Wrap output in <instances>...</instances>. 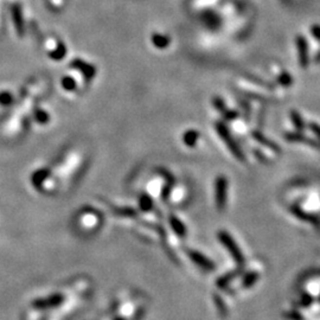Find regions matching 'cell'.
Segmentation results:
<instances>
[{"label":"cell","mask_w":320,"mask_h":320,"mask_svg":"<svg viewBox=\"0 0 320 320\" xmlns=\"http://www.w3.org/2000/svg\"><path fill=\"white\" fill-rule=\"evenodd\" d=\"M215 127H216V131H217L218 134H220L221 139H222V140L224 141V144L226 145V147H228L229 151L231 152V154L234 155L237 160L241 161V163H245V154L243 153L242 150H241V147L239 146V144H237L236 140L232 138L230 131L228 130V127H226L223 122H216Z\"/></svg>","instance_id":"6da1fadb"},{"label":"cell","mask_w":320,"mask_h":320,"mask_svg":"<svg viewBox=\"0 0 320 320\" xmlns=\"http://www.w3.org/2000/svg\"><path fill=\"white\" fill-rule=\"evenodd\" d=\"M218 240H220L221 243L226 248V250L229 251V254L232 256V259H234V261L236 262L237 264H245V256H243L242 251H241L237 243L235 242V240L232 239L228 232L224 230L218 232Z\"/></svg>","instance_id":"7a4b0ae2"},{"label":"cell","mask_w":320,"mask_h":320,"mask_svg":"<svg viewBox=\"0 0 320 320\" xmlns=\"http://www.w3.org/2000/svg\"><path fill=\"white\" fill-rule=\"evenodd\" d=\"M215 201L216 207L220 211H223L228 201V179L220 176L215 180Z\"/></svg>","instance_id":"3957f363"},{"label":"cell","mask_w":320,"mask_h":320,"mask_svg":"<svg viewBox=\"0 0 320 320\" xmlns=\"http://www.w3.org/2000/svg\"><path fill=\"white\" fill-rule=\"evenodd\" d=\"M283 138L289 142H297V144H303L306 146H310L314 150L320 151V139L311 138L305 135L302 132H286Z\"/></svg>","instance_id":"277c9868"},{"label":"cell","mask_w":320,"mask_h":320,"mask_svg":"<svg viewBox=\"0 0 320 320\" xmlns=\"http://www.w3.org/2000/svg\"><path fill=\"white\" fill-rule=\"evenodd\" d=\"M297 51H298V61H299V65L303 69L310 65V55H308V44L307 40L303 36H298L297 37Z\"/></svg>","instance_id":"5b68a950"},{"label":"cell","mask_w":320,"mask_h":320,"mask_svg":"<svg viewBox=\"0 0 320 320\" xmlns=\"http://www.w3.org/2000/svg\"><path fill=\"white\" fill-rule=\"evenodd\" d=\"M250 135H251V138H253L254 140H255L256 142H259V144L262 145V146L267 147V149L270 150V151L278 153V154H280V153L282 152L281 147L279 146V145L276 144V142H274L273 140H270V139H268L267 136L264 135V134L262 133V132H260V131H256V130L251 131Z\"/></svg>","instance_id":"8992f818"},{"label":"cell","mask_w":320,"mask_h":320,"mask_svg":"<svg viewBox=\"0 0 320 320\" xmlns=\"http://www.w3.org/2000/svg\"><path fill=\"white\" fill-rule=\"evenodd\" d=\"M188 255H190V259L195 262L197 266L201 267L202 269L209 270V272H211V270L215 269V264H213V262L211 261V260L207 259V256H204L203 254L198 253V251L190 250L188 251Z\"/></svg>","instance_id":"52a82bcc"},{"label":"cell","mask_w":320,"mask_h":320,"mask_svg":"<svg viewBox=\"0 0 320 320\" xmlns=\"http://www.w3.org/2000/svg\"><path fill=\"white\" fill-rule=\"evenodd\" d=\"M63 300H64V298H63L61 294H56V295H50V297L45 298V299L36 300L34 305L35 307L37 308H51L61 305Z\"/></svg>","instance_id":"ba28073f"},{"label":"cell","mask_w":320,"mask_h":320,"mask_svg":"<svg viewBox=\"0 0 320 320\" xmlns=\"http://www.w3.org/2000/svg\"><path fill=\"white\" fill-rule=\"evenodd\" d=\"M213 106H215V108L217 109L218 112H220L222 115L226 117V120H234V119H237L239 117V112L236 111H231V109H228L226 108V103H224V101L222 100L221 97H213Z\"/></svg>","instance_id":"9c48e42d"},{"label":"cell","mask_w":320,"mask_h":320,"mask_svg":"<svg viewBox=\"0 0 320 320\" xmlns=\"http://www.w3.org/2000/svg\"><path fill=\"white\" fill-rule=\"evenodd\" d=\"M291 212L293 213L294 216H297L298 218H300V220L305 221V222L319 223L318 218H317L316 216L312 215V213H307L305 211V210L300 209V207H297V205H293V207H291Z\"/></svg>","instance_id":"30bf717a"},{"label":"cell","mask_w":320,"mask_h":320,"mask_svg":"<svg viewBox=\"0 0 320 320\" xmlns=\"http://www.w3.org/2000/svg\"><path fill=\"white\" fill-rule=\"evenodd\" d=\"M289 117H291L292 124L294 125L295 130H297L298 132H302V131L306 128V126H307L301 114H300L298 111H295V109H292V111L289 112Z\"/></svg>","instance_id":"8fae6325"},{"label":"cell","mask_w":320,"mask_h":320,"mask_svg":"<svg viewBox=\"0 0 320 320\" xmlns=\"http://www.w3.org/2000/svg\"><path fill=\"white\" fill-rule=\"evenodd\" d=\"M245 80L251 82V83L259 84V86H264V88H267V89H270V90H273L275 88L274 84L269 83V82H267V81L261 80V78L258 77V76L250 75V74H245Z\"/></svg>","instance_id":"7c38bea8"},{"label":"cell","mask_w":320,"mask_h":320,"mask_svg":"<svg viewBox=\"0 0 320 320\" xmlns=\"http://www.w3.org/2000/svg\"><path fill=\"white\" fill-rule=\"evenodd\" d=\"M276 81H278L279 84H281L282 87H289L293 84V76L289 75L287 71H282V73L279 74L278 78H276Z\"/></svg>","instance_id":"4fadbf2b"},{"label":"cell","mask_w":320,"mask_h":320,"mask_svg":"<svg viewBox=\"0 0 320 320\" xmlns=\"http://www.w3.org/2000/svg\"><path fill=\"white\" fill-rule=\"evenodd\" d=\"M258 279H259L258 273H255V272L249 273V274L245 275V279H243V286H245V288H248V287L253 286V284L258 281Z\"/></svg>","instance_id":"5bb4252c"},{"label":"cell","mask_w":320,"mask_h":320,"mask_svg":"<svg viewBox=\"0 0 320 320\" xmlns=\"http://www.w3.org/2000/svg\"><path fill=\"white\" fill-rule=\"evenodd\" d=\"M198 138H199L198 133L195 132V131H190V132H188L184 136L185 144L188 145V146H195V144L197 142V140H198Z\"/></svg>","instance_id":"9a60e30c"},{"label":"cell","mask_w":320,"mask_h":320,"mask_svg":"<svg viewBox=\"0 0 320 320\" xmlns=\"http://www.w3.org/2000/svg\"><path fill=\"white\" fill-rule=\"evenodd\" d=\"M171 226H172V228L174 229V231H176L177 234L179 235V236H183V235L185 234L184 226H183V223L180 222L179 220H177V218H172Z\"/></svg>","instance_id":"2e32d148"},{"label":"cell","mask_w":320,"mask_h":320,"mask_svg":"<svg viewBox=\"0 0 320 320\" xmlns=\"http://www.w3.org/2000/svg\"><path fill=\"white\" fill-rule=\"evenodd\" d=\"M235 275H236V274H235V273H230V274L222 276V278H221L220 280L217 281V284L221 287V288H224V287H226V284L230 282V280H231L232 278H234Z\"/></svg>","instance_id":"e0dca14e"},{"label":"cell","mask_w":320,"mask_h":320,"mask_svg":"<svg viewBox=\"0 0 320 320\" xmlns=\"http://www.w3.org/2000/svg\"><path fill=\"white\" fill-rule=\"evenodd\" d=\"M307 126H308V130L316 135V138L320 139V125L317 124V122H310Z\"/></svg>","instance_id":"ac0fdd59"},{"label":"cell","mask_w":320,"mask_h":320,"mask_svg":"<svg viewBox=\"0 0 320 320\" xmlns=\"http://www.w3.org/2000/svg\"><path fill=\"white\" fill-rule=\"evenodd\" d=\"M253 153H254V155H255V157L258 158V159L260 161H262V163H268V161H269V160H268V158L266 157V155L262 154V153L260 152L259 150H253Z\"/></svg>","instance_id":"d6986e66"},{"label":"cell","mask_w":320,"mask_h":320,"mask_svg":"<svg viewBox=\"0 0 320 320\" xmlns=\"http://www.w3.org/2000/svg\"><path fill=\"white\" fill-rule=\"evenodd\" d=\"M311 32L312 35H313V37L316 38L317 40H319L320 42V26L319 25H313L311 29Z\"/></svg>","instance_id":"ffe728a7"},{"label":"cell","mask_w":320,"mask_h":320,"mask_svg":"<svg viewBox=\"0 0 320 320\" xmlns=\"http://www.w3.org/2000/svg\"><path fill=\"white\" fill-rule=\"evenodd\" d=\"M314 63H317V64H319L320 63V50L317 53L316 56H314Z\"/></svg>","instance_id":"44dd1931"}]
</instances>
